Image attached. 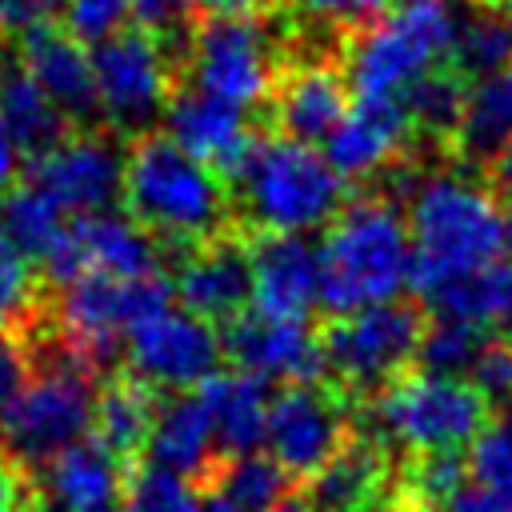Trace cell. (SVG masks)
<instances>
[{
    "mask_svg": "<svg viewBox=\"0 0 512 512\" xmlns=\"http://www.w3.org/2000/svg\"><path fill=\"white\" fill-rule=\"evenodd\" d=\"M460 8L448 0L400 4L384 20L344 36L340 68L352 100L360 104H400L404 92L448 64L460 32Z\"/></svg>",
    "mask_w": 512,
    "mask_h": 512,
    "instance_id": "cell-5",
    "label": "cell"
},
{
    "mask_svg": "<svg viewBox=\"0 0 512 512\" xmlns=\"http://www.w3.org/2000/svg\"><path fill=\"white\" fill-rule=\"evenodd\" d=\"M468 384L484 396L488 408H496V412L512 408V340L508 336H492L484 344V352L476 356V364L468 372Z\"/></svg>",
    "mask_w": 512,
    "mask_h": 512,
    "instance_id": "cell-38",
    "label": "cell"
},
{
    "mask_svg": "<svg viewBox=\"0 0 512 512\" xmlns=\"http://www.w3.org/2000/svg\"><path fill=\"white\" fill-rule=\"evenodd\" d=\"M220 360V328L184 308H164L124 336V372L140 376L164 396L200 388L220 372Z\"/></svg>",
    "mask_w": 512,
    "mask_h": 512,
    "instance_id": "cell-13",
    "label": "cell"
},
{
    "mask_svg": "<svg viewBox=\"0 0 512 512\" xmlns=\"http://www.w3.org/2000/svg\"><path fill=\"white\" fill-rule=\"evenodd\" d=\"M20 68L68 116L72 128H104L92 52L76 36H68L60 20L36 24L20 36Z\"/></svg>",
    "mask_w": 512,
    "mask_h": 512,
    "instance_id": "cell-20",
    "label": "cell"
},
{
    "mask_svg": "<svg viewBox=\"0 0 512 512\" xmlns=\"http://www.w3.org/2000/svg\"><path fill=\"white\" fill-rule=\"evenodd\" d=\"M212 424H216V452L220 464L236 456H252L264 444V424H268V384L256 376H244L236 368L216 372L200 384Z\"/></svg>",
    "mask_w": 512,
    "mask_h": 512,
    "instance_id": "cell-27",
    "label": "cell"
},
{
    "mask_svg": "<svg viewBox=\"0 0 512 512\" xmlns=\"http://www.w3.org/2000/svg\"><path fill=\"white\" fill-rule=\"evenodd\" d=\"M124 152L128 144L108 128H76L64 144L24 164L28 184L48 192L64 212L92 216L108 212L124 188Z\"/></svg>",
    "mask_w": 512,
    "mask_h": 512,
    "instance_id": "cell-14",
    "label": "cell"
},
{
    "mask_svg": "<svg viewBox=\"0 0 512 512\" xmlns=\"http://www.w3.org/2000/svg\"><path fill=\"white\" fill-rule=\"evenodd\" d=\"M444 512H512V500H504V496H496L492 488H484V484H464L448 504H444Z\"/></svg>",
    "mask_w": 512,
    "mask_h": 512,
    "instance_id": "cell-42",
    "label": "cell"
},
{
    "mask_svg": "<svg viewBox=\"0 0 512 512\" xmlns=\"http://www.w3.org/2000/svg\"><path fill=\"white\" fill-rule=\"evenodd\" d=\"M280 4H284V0H280Z\"/></svg>",
    "mask_w": 512,
    "mask_h": 512,
    "instance_id": "cell-50",
    "label": "cell"
},
{
    "mask_svg": "<svg viewBox=\"0 0 512 512\" xmlns=\"http://www.w3.org/2000/svg\"><path fill=\"white\" fill-rule=\"evenodd\" d=\"M252 256V312L308 320L320 308V244L308 232H244Z\"/></svg>",
    "mask_w": 512,
    "mask_h": 512,
    "instance_id": "cell-18",
    "label": "cell"
},
{
    "mask_svg": "<svg viewBox=\"0 0 512 512\" xmlns=\"http://www.w3.org/2000/svg\"><path fill=\"white\" fill-rule=\"evenodd\" d=\"M412 236L408 288L424 304L440 284L504 256V200L464 164L436 168L404 208Z\"/></svg>",
    "mask_w": 512,
    "mask_h": 512,
    "instance_id": "cell-1",
    "label": "cell"
},
{
    "mask_svg": "<svg viewBox=\"0 0 512 512\" xmlns=\"http://www.w3.org/2000/svg\"><path fill=\"white\" fill-rule=\"evenodd\" d=\"M400 4H420V0H400Z\"/></svg>",
    "mask_w": 512,
    "mask_h": 512,
    "instance_id": "cell-49",
    "label": "cell"
},
{
    "mask_svg": "<svg viewBox=\"0 0 512 512\" xmlns=\"http://www.w3.org/2000/svg\"><path fill=\"white\" fill-rule=\"evenodd\" d=\"M160 124H164V136L172 144H180L192 160L212 168L228 184V192H232L256 136L264 132V124L252 112H244L228 100H216L184 80L172 88Z\"/></svg>",
    "mask_w": 512,
    "mask_h": 512,
    "instance_id": "cell-15",
    "label": "cell"
},
{
    "mask_svg": "<svg viewBox=\"0 0 512 512\" xmlns=\"http://www.w3.org/2000/svg\"><path fill=\"white\" fill-rule=\"evenodd\" d=\"M132 16V0H60V24L68 36H76L84 48L112 40L124 32Z\"/></svg>",
    "mask_w": 512,
    "mask_h": 512,
    "instance_id": "cell-37",
    "label": "cell"
},
{
    "mask_svg": "<svg viewBox=\"0 0 512 512\" xmlns=\"http://www.w3.org/2000/svg\"><path fill=\"white\" fill-rule=\"evenodd\" d=\"M348 200V184L324 152L260 132L236 184L232 204L244 232H312L328 228Z\"/></svg>",
    "mask_w": 512,
    "mask_h": 512,
    "instance_id": "cell-4",
    "label": "cell"
},
{
    "mask_svg": "<svg viewBox=\"0 0 512 512\" xmlns=\"http://www.w3.org/2000/svg\"><path fill=\"white\" fill-rule=\"evenodd\" d=\"M220 348L236 372L256 376L264 384L328 380L320 324H312V320H268L260 312H244L220 328Z\"/></svg>",
    "mask_w": 512,
    "mask_h": 512,
    "instance_id": "cell-17",
    "label": "cell"
},
{
    "mask_svg": "<svg viewBox=\"0 0 512 512\" xmlns=\"http://www.w3.org/2000/svg\"><path fill=\"white\" fill-rule=\"evenodd\" d=\"M0 124L8 128V136L20 144L28 160L52 152L76 132L68 116L40 92V84L20 64L0 72Z\"/></svg>",
    "mask_w": 512,
    "mask_h": 512,
    "instance_id": "cell-28",
    "label": "cell"
},
{
    "mask_svg": "<svg viewBox=\"0 0 512 512\" xmlns=\"http://www.w3.org/2000/svg\"><path fill=\"white\" fill-rule=\"evenodd\" d=\"M412 236L400 204L356 188L320 240V316L340 320L408 288Z\"/></svg>",
    "mask_w": 512,
    "mask_h": 512,
    "instance_id": "cell-3",
    "label": "cell"
},
{
    "mask_svg": "<svg viewBox=\"0 0 512 512\" xmlns=\"http://www.w3.org/2000/svg\"><path fill=\"white\" fill-rule=\"evenodd\" d=\"M424 324H428V312L416 296L372 304L340 320H320L328 380L352 404L372 400L396 376L412 372Z\"/></svg>",
    "mask_w": 512,
    "mask_h": 512,
    "instance_id": "cell-8",
    "label": "cell"
},
{
    "mask_svg": "<svg viewBox=\"0 0 512 512\" xmlns=\"http://www.w3.org/2000/svg\"><path fill=\"white\" fill-rule=\"evenodd\" d=\"M448 64L468 84L508 68L512 64V12L468 8L460 16V32H456V48H452Z\"/></svg>",
    "mask_w": 512,
    "mask_h": 512,
    "instance_id": "cell-31",
    "label": "cell"
},
{
    "mask_svg": "<svg viewBox=\"0 0 512 512\" xmlns=\"http://www.w3.org/2000/svg\"><path fill=\"white\" fill-rule=\"evenodd\" d=\"M124 512H204V492L184 476H172L152 464L128 468L124 480Z\"/></svg>",
    "mask_w": 512,
    "mask_h": 512,
    "instance_id": "cell-35",
    "label": "cell"
},
{
    "mask_svg": "<svg viewBox=\"0 0 512 512\" xmlns=\"http://www.w3.org/2000/svg\"><path fill=\"white\" fill-rule=\"evenodd\" d=\"M504 252H508V260H512V208L504 212Z\"/></svg>",
    "mask_w": 512,
    "mask_h": 512,
    "instance_id": "cell-48",
    "label": "cell"
},
{
    "mask_svg": "<svg viewBox=\"0 0 512 512\" xmlns=\"http://www.w3.org/2000/svg\"><path fill=\"white\" fill-rule=\"evenodd\" d=\"M100 376L84 364L32 368L28 388L0 412V456L40 472L56 452L92 436Z\"/></svg>",
    "mask_w": 512,
    "mask_h": 512,
    "instance_id": "cell-9",
    "label": "cell"
},
{
    "mask_svg": "<svg viewBox=\"0 0 512 512\" xmlns=\"http://www.w3.org/2000/svg\"><path fill=\"white\" fill-rule=\"evenodd\" d=\"M272 512H312V508H308L304 492H300V488H292V492H288V496H284V500H280Z\"/></svg>",
    "mask_w": 512,
    "mask_h": 512,
    "instance_id": "cell-46",
    "label": "cell"
},
{
    "mask_svg": "<svg viewBox=\"0 0 512 512\" xmlns=\"http://www.w3.org/2000/svg\"><path fill=\"white\" fill-rule=\"evenodd\" d=\"M204 512H240V508H232L224 496H216V492H204Z\"/></svg>",
    "mask_w": 512,
    "mask_h": 512,
    "instance_id": "cell-47",
    "label": "cell"
},
{
    "mask_svg": "<svg viewBox=\"0 0 512 512\" xmlns=\"http://www.w3.org/2000/svg\"><path fill=\"white\" fill-rule=\"evenodd\" d=\"M356 412H368L364 432H372L392 456H420V452H464L488 424L484 396L456 376H432V372H404L388 388H380L372 400L356 404Z\"/></svg>",
    "mask_w": 512,
    "mask_h": 512,
    "instance_id": "cell-6",
    "label": "cell"
},
{
    "mask_svg": "<svg viewBox=\"0 0 512 512\" xmlns=\"http://www.w3.org/2000/svg\"><path fill=\"white\" fill-rule=\"evenodd\" d=\"M352 108V92L340 68V56H288L276 88L264 108V128L296 140V144H324Z\"/></svg>",
    "mask_w": 512,
    "mask_h": 512,
    "instance_id": "cell-16",
    "label": "cell"
},
{
    "mask_svg": "<svg viewBox=\"0 0 512 512\" xmlns=\"http://www.w3.org/2000/svg\"><path fill=\"white\" fill-rule=\"evenodd\" d=\"M140 464L164 468L172 476H184L200 492L212 484V476L220 468V452H216L212 408H208V400H204L200 388L168 392L160 400L156 428H152V440H148Z\"/></svg>",
    "mask_w": 512,
    "mask_h": 512,
    "instance_id": "cell-21",
    "label": "cell"
},
{
    "mask_svg": "<svg viewBox=\"0 0 512 512\" xmlns=\"http://www.w3.org/2000/svg\"><path fill=\"white\" fill-rule=\"evenodd\" d=\"M464 96H468V80L452 64H440L428 76H420L400 100L408 120H412L416 140L452 152V136H456V124H460V112H464Z\"/></svg>",
    "mask_w": 512,
    "mask_h": 512,
    "instance_id": "cell-30",
    "label": "cell"
},
{
    "mask_svg": "<svg viewBox=\"0 0 512 512\" xmlns=\"http://www.w3.org/2000/svg\"><path fill=\"white\" fill-rule=\"evenodd\" d=\"M28 380H32V360L20 332H0V412L28 388Z\"/></svg>",
    "mask_w": 512,
    "mask_h": 512,
    "instance_id": "cell-40",
    "label": "cell"
},
{
    "mask_svg": "<svg viewBox=\"0 0 512 512\" xmlns=\"http://www.w3.org/2000/svg\"><path fill=\"white\" fill-rule=\"evenodd\" d=\"M292 488H300L272 456H236V460H224L212 476V484L204 492H216L224 496L232 508L240 512H272Z\"/></svg>",
    "mask_w": 512,
    "mask_h": 512,
    "instance_id": "cell-32",
    "label": "cell"
},
{
    "mask_svg": "<svg viewBox=\"0 0 512 512\" xmlns=\"http://www.w3.org/2000/svg\"><path fill=\"white\" fill-rule=\"evenodd\" d=\"M92 72H96L104 128L116 132L124 144L144 132H156L164 104L180 80L164 48L140 28H124L112 40L96 44Z\"/></svg>",
    "mask_w": 512,
    "mask_h": 512,
    "instance_id": "cell-10",
    "label": "cell"
},
{
    "mask_svg": "<svg viewBox=\"0 0 512 512\" xmlns=\"http://www.w3.org/2000/svg\"><path fill=\"white\" fill-rule=\"evenodd\" d=\"M20 176H24V152H20V144L8 136V128L0 124V196H4L12 184H20Z\"/></svg>",
    "mask_w": 512,
    "mask_h": 512,
    "instance_id": "cell-44",
    "label": "cell"
},
{
    "mask_svg": "<svg viewBox=\"0 0 512 512\" xmlns=\"http://www.w3.org/2000/svg\"><path fill=\"white\" fill-rule=\"evenodd\" d=\"M200 16H260L280 8V0H196Z\"/></svg>",
    "mask_w": 512,
    "mask_h": 512,
    "instance_id": "cell-43",
    "label": "cell"
},
{
    "mask_svg": "<svg viewBox=\"0 0 512 512\" xmlns=\"http://www.w3.org/2000/svg\"><path fill=\"white\" fill-rule=\"evenodd\" d=\"M176 252L164 248L148 228H140L128 212H92V216H72L64 240L56 252L40 264V276L48 288H68L72 280L88 272L120 276V280H144V276H164V260Z\"/></svg>",
    "mask_w": 512,
    "mask_h": 512,
    "instance_id": "cell-12",
    "label": "cell"
},
{
    "mask_svg": "<svg viewBox=\"0 0 512 512\" xmlns=\"http://www.w3.org/2000/svg\"><path fill=\"white\" fill-rule=\"evenodd\" d=\"M512 144V64L468 84L464 112L452 136V160L480 172Z\"/></svg>",
    "mask_w": 512,
    "mask_h": 512,
    "instance_id": "cell-26",
    "label": "cell"
},
{
    "mask_svg": "<svg viewBox=\"0 0 512 512\" xmlns=\"http://www.w3.org/2000/svg\"><path fill=\"white\" fill-rule=\"evenodd\" d=\"M304 12L312 20H320L324 28L340 32V36H352V32L384 20L388 0H304Z\"/></svg>",
    "mask_w": 512,
    "mask_h": 512,
    "instance_id": "cell-39",
    "label": "cell"
},
{
    "mask_svg": "<svg viewBox=\"0 0 512 512\" xmlns=\"http://www.w3.org/2000/svg\"><path fill=\"white\" fill-rule=\"evenodd\" d=\"M48 304V284L36 264L0 236V332H24Z\"/></svg>",
    "mask_w": 512,
    "mask_h": 512,
    "instance_id": "cell-34",
    "label": "cell"
},
{
    "mask_svg": "<svg viewBox=\"0 0 512 512\" xmlns=\"http://www.w3.org/2000/svg\"><path fill=\"white\" fill-rule=\"evenodd\" d=\"M172 292L184 312L220 328L252 312V256L244 228L188 248L176 264Z\"/></svg>",
    "mask_w": 512,
    "mask_h": 512,
    "instance_id": "cell-19",
    "label": "cell"
},
{
    "mask_svg": "<svg viewBox=\"0 0 512 512\" xmlns=\"http://www.w3.org/2000/svg\"><path fill=\"white\" fill-rule=\"evenodd\" d=\"M68 212L48 196V192H40L36 184H28V180H20V184H12L4 196H0V236L12 244V248H20L32 264H44L52 252H56V244L64 240V232H68V220H64Z\"/></svg>",
    "mask_w": 512,
    "mask_h": 512,
    "instance_id": "cell-29",
    "label": "cell"
},
{
    "mask_svg": "<svg viewBox=\"0 0 512 512\" xmlns=\"http://www.w3.org/2000/svg\"><path fill=\"white\" fill-rule=\"evenodd\" d=\"M36 504H40L36 476L12 464L8 456H0V512H36Z\"/></svg>",
    "mask_w": 512,
    "mask_h": 512,
    "instance_id": "cell-41",
    "label": "cell"
},
{
    "mask_svg": "<svg viewBox=\"0 0 512 512\" xmlns=\"http://www.w3.org/2000/svg\"><path fill=\"white\" fill-rule=\"evenodd\" d=\"M356 432V404L332 384H284L268 404L264 448L296 480H312Z\"/></svg>",
    "mask_w": 512,
    "mask_h": 512,
    "instance_id": "cell-11",
    "label": "cell"
},
{
    "mask_svg": "<svg viewBox=\"0 0 512 512\" xmlns=\"http://www.w3.org/2000/svg\"><path fill=\"white\" fill-rule=\"evenodd\" d=\"M120 200L140 228H148L164 248L176 252V260L188 248L240 228L228 184L164 132L128 140Z\"/></svg>",
    "mask_w": 512,
    "mask_h": 512,
    "instance_id": "cell-2",
    "label": "cell"
},
{
    "mask_svg": "<svg viewBox=\"0 0 512 512\" xmlns=\"http://www.w3.org/2000/svg\"><path fill=\"white\" fill-rule=\"evenodd\" d=\"M32 476L40 500L52 512H116V504L124 500L128 468L96 436H84L64 452H56Z\"/></svg>",
    "mask_w": 512,
    "mask_h": 512,
    "instance_id": "cell-24",
    "label": "cell"
},
{
    "mask_svg": "<svg viewBox=\"0 0 512 512\" xmlns=\"http://www.w3.org/2000/svg\"><path fill=\"white\" fill-rule=\"evenodd\" d=\"M396 456L356 424L352 440L312 476L300 484L312 512H368L388 504Z\"/></svg>",
    "mask_w": 512,
    "mask_h": 512,
    "instance_id": "cell-23",
    "label": "cell"
},
{
    "mask_svg": "<svg viewBox=\"0 0 512 512\" xmlns=\"http://www.w3.org/2000/svg\"><path fill=\"white\" fill-rule=\"evenodd\" d=\"M392 512H396V508H392Z\"/></svg>",
    "mask_w": 512,
    "mask_h": 512,
    "instance_id": "cell-51",
    "label": "cell"
},
{
    "mask_svg": "<svg viewBox=\"0 0 512 512\" xmlns=\"http://www.w3.org/2000/svg\"><path fill=\"white\" fill-rule=\"evenodd\" d=\"M164 392H156L152 384H144L132 372H112L108 380H100L96 388V412H92V436L124 464L136 468L144 460V448L152 440L156 428V412H160Z\"/></svg>",
    "mask_w": 512,
    "mask_h": 512,
    "instance_id": "cell-25",
    "label": "cell"
},
{
    "mask_svg": "<svg viewBox=\"0 0 512 512\" xmlns=\"http://www.w3.org/2000/svg\"><path fill=\"white\" fill-rule=\"evenodd\" d=\"M492 340V332L464 324V320H448V316H428L420 348H416V372H432V376H456L468 380L476 356L484 352V344Z\"/></svg>",
    "mask_w": 512,
    "mask_h": 512,
    "instance_id": "cell-33",
    "label": "cell"
},
{
    "mask_svg": "<svg viewBox=\"0 0 512 512\" xmlns=\"http://www.w3.org/2000/svg\"><path fill=\"white\" fill-rule=\"evenodd\" d=\"M288 36L276 32L272 12L260 16H200L180 80L252 112L264 124L268 96L288 60Z\"/></svg>",
    "mask_w": 512,
    "mask_h": 512,
    "instance_id": "cell-7",
    "label": "cell"
},
{
    "mask_svg": "<svg viewBox=\"0 0 512 512\" xmlns=\"http://www.w3.org/2000/svg\"><path fill=\"white\" fill-rule=\"evenodd\" d=\"M468 476L496 496L512 500V408L488 416L480 436L468 448Z\"/></svg>",
    "mask_w": 512,
    "mask_h": 512,
    "instance_id": "cell-36",
    "label": "cell"
},
{
    "mask_svg": "<svg viewBox=\"0 0 512 512\" xmlns=\"http://www.w3.org/2000/svg\"><path fill=\"white\" fill-rule=\"evenodd\" d=\"M484 180H488V188L500 196V200H508L512 204V144L484 168Z\"/></svg>",
    "mask_w": 512,
    "mask_h": 512,
    "instance_id": "cell-45",
    "label": "cell"
},
{
    "mask_svg": "<svg viewBox=\"0 0 512 512\" xmlns=\"http://www.w3.org/2000/svg\"><path fill=\"white\" fill-rule=\"evenodd\" d=\"M416 144L412 120L404 104H360L352 100L340 128L324 140V160L336 168V176L348 180H376L392 160H400Z\"/></svg>",
    "mask_w": 512,
    "mask_h": 512,
    "instance_id": "cell-22",
    "label": "cell"
}]
</instances>
